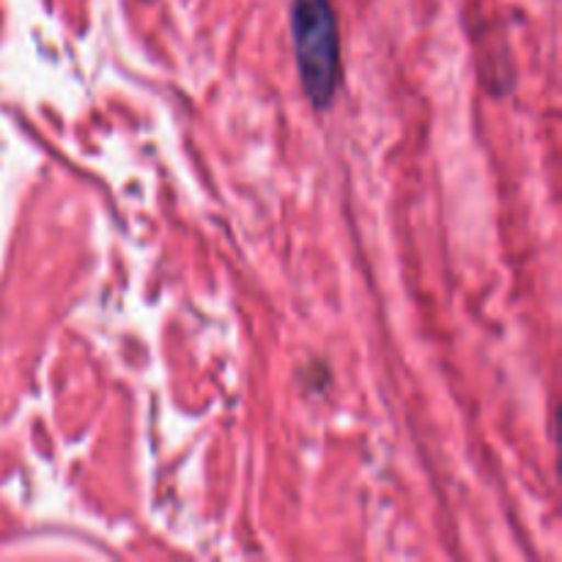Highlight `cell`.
<instances>
[{
    "label": "cell",
    "mask_w": 562,
    "mask_h": 562,
    "mask_svg": "<svg viewBox=\"0 0 562 562\" xmlns=\"http://www.w3.org/2000/svg\"><path fill=\"white\" fill-rule=\"evenodd\" d=\"M296 66L316 108H327L338 88L340 44L329 0H291Z\"/></svg>",
    "instance_id": "6da1fadb"
}]
</instances>
